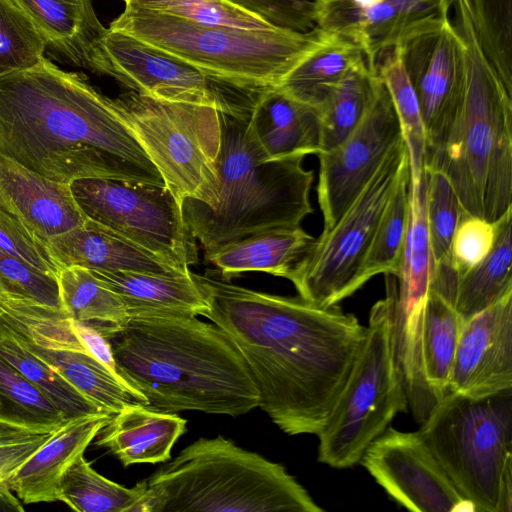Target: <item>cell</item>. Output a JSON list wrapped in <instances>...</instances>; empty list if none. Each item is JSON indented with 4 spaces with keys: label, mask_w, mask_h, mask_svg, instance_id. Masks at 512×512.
Wrapping results in <instances>:
<instances>
[{
    "label": "cell",
    "mask_w": 512,
    "mask_h": 512,
    "mask_svg": "<svg viewBox=\"0 0 512 512\" xmlns=\"http://www.w3.org/2000/svg\"><path fill=\"white\" fill-rule=\"evenodd\" d=\"M208 309L243 356L259 407L290 436L317 435L350 373L365 326L339 305L231 283L218 270L190 272Z\"/></svg>",
    "instance_id": "cell-1"
},
{
    "label": "cell",
    "mask_w": 512,
    "mask_h": 512,
    "mask_svg": "<svg viewBox=\"0 0 512 512\" xmlns=\"http://www.w3.org/2000/svg\"><path fill=\"white\" fill-rule=\"evenodd\" d=\"M0 155L61 183L166 185L113 98L45 56L0 77Z\"/></svg>",
    "instance_id": "cell-2"
},
{
    "label": "cell",
    "mask_w": 512,
    "mask_h": 512,
    "mask_svg": "<svg viewBox=\"0 0 512 512\" xmlns=\"http://www.w3.org/2000/svg\"><path fill=\"white\" fill-rule=\"evenodd\" d=\"M101 334L119 376L150 409L237 417L259 407L243 356L213 322L197 316L129 318Z\"/></svg>",
    "instance_id": "cell-3"
},
{
    "label": "cell",
    "mask_w": 512,
    "mask_h": 512,
    "mask_svg": "<svg viewBox=\"0 0 512 512\" xmlns=\"http://www.w3.org/2000/svg\"><path fill=\"white\" fill-rule=\"evenodd\" d=\"M452 5L465 47V94L446 138L424 167L448 178L463 210L494 222L512 208V89L482 50L469 0Z\"/></svg>",
    "instance_id": "cell-4"
},
{
    "label": "cell",
    "mask_w": 512,
    "mask_h": 512,
    "mask_svg": "<svg viewBox=\"0 0 512 512\" xmlns=\"http://www.w3.org/2000/svg\"><path fill=\"white\" fill-rule=\"evenodd\" d=\"M219 119L216 202H181L185 222L205 257L252 235L300 227L313 212L309 194L314 174L303 168L304 156L267 160L250 133L249 118L220 111Z\"/></svg>",
    "instance_id": "cell-5"
},
{
    "label": "cell",
    "mask_w": 512,
    "mask_h": 512,
    "mask_svg": "<svg viewBox=\"0 0 512 512\" xmlns=\"http://www.w3.org/2000/svg\"><path fill=\"white\" fill-rule=\"evenodd\" d=\"M146 480L136 512H322L286 468L223 436L199 438Z\"/></svg>",
    "instance_id": "cell-6"
},
{
    "label": "cell",
    "mask_w": 512,
    "mask_h": 512,
    "mask_svg": "<svg viewBox=\"0 0 512 512\" xmlns=\"http://www.w3.org/2000/svg\"><path fill=\"white\" fill-rule=\"evenodd\" d=\"M110 29L130 34L205 73L245 86H276L320 42L322 30L210 27L125 6Z\"/></svg>",
    "instance_id": "cell-7"
},
{
    "label": "cell",
    "mask_w": 512,
    "mask_h": 512,
    "mask_svg": "<svg viewBox=\"0 0 512 512\" xmlns=\"http://www.w3.org/2000/svg\"><path fill=\"white\" fill-rule=\"evenodd\" d=\"M397 280L385 274V297L370 309L365 336L319 439L318 461L345 469L359 464L369 444L408 411L395 354Z\"/></svg>",
    "instance_id": "cell-8"
},
{
    "label": "cell",
    "mask_w": 512,
    "mask_h": 512,
    "mask_svg": "<svg viewBox=\"0 0 512 512\" xmlns=\"http://www.w3.org/2000/svg\"><path fill=\"white\" fill-rule=\"evenodd\" d=\"M419 433L474 512H497L500 480L512 462V389L484 398L448 391Z\"/></svg>",
    "instance_id": "cell-9"
},
{
    "label": "cell",
    "mask_w": 512,
    "mask_h": 512,
    "mask_svg": "<svg viewBox=\"0 0 512 512\" xmlns=\"http://www.w3.org/2000/svg\"><path fill=\"white\" fill-rule=\"evenodd\" d=\"M113 100L177 199L214 205L221 146L220 111L131 90Z\"/></svg>",
    "instance_id": "cell-10"
},
{
    "label": "cell",
    "mask_w": 512,
    "mask_h": 512,
    "mask_svg": "<svg viewBox=\"0 0 512 512\" xmlns=\"http://www.w3.org/2000/svg\"><path fill=\"white\" fill-rule=\"evenodd\" d=\"M409 165V152L402 139L388 152L338 221L314 239L286 278L301 298L329 307L360 289L359 273L376 227Z\"/></svg>",
    "instance_id": "cell-11"
},
{
    "label": "cell",
    "mask_w": 512,
    "mask_h": 512,
    "mask_svg": "<svg viewBox=\"0 0 512 512\" xmlns=\"http://www.w3.org/2000/svg\"><path fill=\"white\" fill-rule=\"evenodd\" d=\"M86 218L107 233L150 252L182 273L198 262L196 238L181 202L166 186L119 179L70 183Z\"/></svg>",
    "instance_id": "cell-12"
},
{
    "label": "cell",
    "mask_w": 512,
    "mask_h": 512,
    "mask_svg": "<svg viewBox=\"0 0 512 512\" xmlns=\"http://www.w3.org/2000/svg\"><path fill=\"white\" fill-rule=\"evenodd\" d=\"M94 71L152 98L208 106L240 118H250L265 89L209 75L130 34L110 28Z\"/></svg>",
    "instance_id": "cell-13"
},
{
    "label": "cell",
    "mask_w": 512,
    "mask_h": 512,
    "mask_svg": "<svg viewBox=\"0 0 512 512\" xmlns=\"http://www.w3.org/2000/svg\"><path fill=\"white\" fill-rule=\"evenodd\" d=\"M402 139L391 96L382 81L357 127L338 146L317 155V198L324 229L338 221L388 152Z\"/></svg>",
    "instance_id": "cell-14"
},
{
    "label": "cell",
    "mask_w": 512,
    "mask_h": 512,
    "mask_svg": "<svg viewBox=\"0 0 512 512\" xmlns=\"http://www.w3.org/2000/svg\"><path fill=\"white\" fill-rule=\"evenodd\" d=\"M399 505L415 512L473 511L419 431L393 427L372 441L359 462Z\"/></svg>",
    "instance_id": "cell-15"
},
{
    "label": "cell",
    "mask_w": 512,
    "mask_h": 512,
    "mask_svg": "<svg viewBox=\"0 0 512 512\" xmlns=\"http://www.w3.org/2000/svg\"><path fill=\"white\" fill-rule=\"evenodd\" d=\"M398 47L418 99L426 158L446 138L464 98V43L448 21L440 29L421 34Z\"/></svg>",
    "instance_id": "cell-16"
},
{
    "label": "cell",
    "mask_w": 512,
    "mask_h": 512,
    "mask_svg": "<svg viewBox=\"0 0 512 512\" xmlns=\"http://www.w3.org/2000/svg\"><path fill=\"white\" fill-rule=\"evenodd\" d=\"M433 274V259L426 220L425 175L411 180L408 223L399 259L394 340L399 366H422L421 332L424 308Z\"/></svg>",
    "instance_id": "cell-17"
},
{
    "label": "cell",
    "mask_w": 512,
    "mask_h": 512,
    "mask_svg": "<svg viewBox=\"0 0 512 512\" xmlns=\"http://www.w3.org/2000/svg\"><path fill=\"white\" fill-rule=\"evenodd\" d=\"M512 389V291L465 321L449 391L484 398Z\"/></svg>",
    "instance_id": "cell-18"
},
{
    "label": "cell",
    "mask_w": 512,
    "mask_h": 512,
    "mask_svg": "<svg viewBox=\"0 0 512 512\" xmlns=\"http://www.w3.org/2000/svg\"><path fill=\"white\" fill-rule=\"evenodd\" d=\"M0 208L18 218L45 245L86 221L70 184L47 179L2 155Z\"/></svg>",
    "instance_id": "cell-19"
},
{
    "label": "cell",
    "mask_w": 512,
    "mask_h": 512,
    "mask_svg": "<svg viewBox=\"0 0 512 512\" xmlns=\"http://www.w3.org/2000/svg\"><path fill=\"white\" fill-rule=\"evenodd\" d=\"M60 60L94 69L107 32L92 0H11Z\"/></svg>",
    "instance_id": "cell-20"
},
{
    "label": "cell",
    "mask_w": 512,
    "mask_h": 512,
    "mask_svg": "<svg viewBox=\"0 0 512 512\" xmlns=\"http://www.w3.org/2000/svg\"><path fill=\"white\" fill-rule=\"evenodd\" d=\"M111 413L70 419L16 471L9 489L24 504L59 501L60 479L68 466L94 440Z\"/></svg>",
    "instance_id": "cell-21"
},
{
    "label": "cell",
    "mask_w": 512,
    "mask_h": 512,
    "mask_svg": "<svg viewBox=\"0 0 512 512\" xmlns=\"http://www.w3.org/2000/svg\"><path fill=\"white\" fill-rule=\"evenodd\" d=\"M0 325L101 410L113 414L132 405L147 406L141 394L87 351Z\"/></svg>",
    "instance_id": "cell-22"
},
{
    "label": "cell",
    "mask_w": 512,
    "mask_h": 512,
    "mask_svg": "<svg viewBox=\"0 0 512 512\" xmlns=\"http://www.w3.org/2000/svg\"><path fill=\"white\" fill-rule=\"evenodd\" d=\"M248 127L267 160L322 152L318 112L276 86L261 91Z\"/></svg>",
    "instance_id": "cell-23"
},
{
    "label": "cell",
    "mask_w": 512,
    "mask_h": 512,
    "mask_svg": "<svg viewBox=\"0 0 512 512\" xmlns=\"http://www.w3.org/2000/svg\"><path fill=\"white\" fill-rule=\"evenodd\" d=\"M186 419L143 405H132L110 415L94 438L125 467L169 460L171 450L186 431Z\"/></svg>",
    "instance_id": "cell-24"
},
{
    "label": "cell",
    "mask_w": 512,
    "mask_h": 512,
    "mask_svg": "<svg viewBox=\"0 0 512 512\" xmlns=\"http://www.w3.org/2000/svg\"><path fill=\"white\" fill-rule=\"evenodd\" d=\"M46 247L60 270L79 266L110 272L185 275L156 255L107 233L89 220L79 227L50 238Z\"/></svg>",
    "instance_id": "cell-25"
},
{
    "label": "cell",
    "mask_w": 512,
    "mask_h": 512,
    "mask_svg": "<svg viewBox=\"0 0 512 512\" xmlns=\"http://www.w3.org/2000/svg\"><path fill=\"white\" fill-rule=\"evenodd\" d=\"M91 271L120 297L129 318L203 316L208 309L190 273L168 276Z\"/></svg>",
    "instance_id": "cell-26"
},
{
    "label": "cell",
    "mask_w": 512,
    "mask_h": 512,
    "mask_svg": "<svg viewBox=\"0 0 512 512\" xmlns=\"http://www.w3.org/2000/svg\"><path fill=\"white\" fill-rule=\"evenodd\" d=\"M456 283L430 282L421 345L426 381L438 401L449 391L455 352L465 320L455 306Z\"/></svg>",
    "instance_id": "cell-27"
},
{
    "label": "cell",
    "mask_w": 512,
    "mask_h": 512,
    "mask_svg": "<svg viewBox=\"0 0 512 512\" xmlns=\"http://www.w3.org/2000/svg\"><path fill=\"white\" fill-rule=\"evenodd\" d=\"M453 0H384L365 10L363 52L375 70L377 56L407 41L443 27Z\"/></svg>",
    "instance_id": "cell-28"
},
{
    "label": "cell",
    "mask_w": 512,
    "mask_h": 512,
    "mask_svg": "<svg viewBox=\"0 0 512 512\" xmlns=\"http://www.w3.org/2000/svg\"><path fill=\"white\" fill-rule=\"evenodd\" d=\"M314 239L301 227L271 230L231 243L205 259L227 280L251 271L287 278Z\"/></svg>",
    "instance_id": "cell-29"
},
{
    "label": "cell",
    "mask_w": 512,
    "mask_h": 512,
    "mask_svg": "<svg viewBox=\"0 0 512 512\" xmlns=\"http://www.w3.org/2000/svg\"><path fill=\"white\" fill-rule=\"evenodd\" d=\"M364 60L365 54L358 45L322 31L317 46L276 87L318 112L346 72Z\"/></svg>",
    "instance_id": "cell-30"
},
{
    "label": "cell",
    "mask_w": 512,
    "mask_h": 512,
    "mask_svg": "<svg viewBox=\"0 0 512 512\" xmlns=\"http://www.w3.org/2000/svg\"><path fill=\"white\" fill-rule=\"evenodd\" d=\"M496 224L489 254L458 279L455 306L465 321L512 291V208Z\"/></svg>",
    "instance_id": "cell-31"
},
{
    "label": "cell",
    "mask_w": 512,
    "mask_h": 512,
    "mask_svg": "<svg viewBox=\"0 0 512 512\" xmlns=\"http://www.w3.org/2000/svg\"><path fill=\"white\" fill-rule=\"evenodd\" d=\"M381 84L366 60L346 72L318 110L322 152L338 146L357 127Z\"/></svg>",
    "instance_id": "cell-32"
},
{
    "label": "cell",
    "mask_w": 512,
    "mask_h": 512,
    "mask_svg": "<svg viewBox=\"0 0 512 512\" xmlns=\"http://www.w3.org/2000/svg\"><path fill=\"white\" fill-rule=\"evenodd\" d=\"M61 309L73 320L101 332L129 317L120 297L91 270L69 266L58 275Z\"/></svg>",
    "instance_id": "cell-33"
},
{
    "label": "cell",
    "mask_w": 512,
    "mask_h": 512,
    "mask_svg": "<svg viewBox=\"0 0 512 512\" xmlns=\"http://www.w3.org/2000/svg\"><path fill=\"white\" fill-rule=\"evenodd\" d=\"M146 490V480L127 488L105 478L81 454L60 479L59 501L78 512H136Z\"/></svg>",
    "instance_id": "cell-34"
},
{
    "label": "cell",
    "mask_w": 512,
    "mask_h": 512,
    "mask_svg": "<svg viewBox=\"0 0 512 512\" xmlns=\"http://www.w3.org/2000/svg\"><path fill=\"white\" fill-rule=\"evenodd\" d=\"M375 70L385 84L402 131L410 158L411 180L419 182L424 173L425 135L417 96L406 73L399 47L381 52Z\"/></svg>",
    "instance_id": "cell-35"
},
{
    "label": "cell",
    "mask_w": 512,
    "mask_h": 512,
    "mask_svg": "<svg viewBox=\"0 0 512 512\" xmlns=\"http://www.w3.org/2000/svg\"><path fill=\"white\" fill-rule=\"evenodd\" d=\"M410 165L403 171L376 227L359 273L360 288L378 274L396 276L408 223Z\"/></svg>",
    "instance_id": "cell-36"
},
{
    "label": "cell",
    "mask_w": 512,
    "mask_h": 512,
    "mask_svg": "<svg viewBox=\"0 0 512 512\" xmlns=\"http://www.w3.org/2000/svg\"><path fill=\"white\" fill-rule=\"evenodd\" d=\"M0 356L21 372L70 420L105 412L0 325Z\"/></svg>",
    "instance_id": "cell-37"
},
{
    "label": "cell",
    "mask_w": 512,
    "mask_h": 512,
    "mask_svg": "<svg viewBox=\"0 0 512 512\" xmlns=\"http://www.w3.org/2000/svg\"><path fill=\"white\" fill-rule=\"evenodd\" d=\"M0 421L55 431L68 419L34 384L0 356Z\"/></svg>",
    "instance_id": "cell-38"
},
{
    "label": "cell",
    "mask_w": 512,
    "mask_h": 512,
    "mask_svg": "<svg viewBox=\"0 0 512 512\" xmlns=\"http://www.w3.org/2000/svg\"><path fill=\"white\" fill-rule=\"evenodd\" d=\"M125 6L210 27L264 31L278 28L228 0H124Z\"/></svg>",
    "instance_id": "cell-39"
},
{
    "label": "cell",
    "mask_w": 512,
    "mask_h": 512,
    "mask_svg": "<svg viewBox=\"0 0 512 512\" xmlns=\"http://www.w3.org/2000/svg\"><path fill=\"white\" fill-rule=\"evenodd\" d=\"M469 4L483 52L512 89V0H469Z\"/></svg>",
    "instance_id": "cell-40"
},
{
    "label": "cell",
    "mask_w": 512,
    "mask_h": 512,
    "mask_svg": "<svg viewBox=\"0 0 512 512\" xmlns=\"http://www.w3.org/2000/svg\"><path fill=\"white\" fill-rule=\"evenodd\" d=\"M426 220L433 269L450 261V247L463 208L448 178L424 167Z\"/></svg>",
    "instance_id": "cell-41"
},
{
    "label": "cell",
    "mask_w": 512,
    "mask_h": 512,
    "mask_svg": "<svg viewBox=\"0 0 512 512\" xmlns=\"http://www.w3.org/2000/svg\"><path fill=\"white\" fill-rule=\"evenodd\" d=\"M45 49L23 12L11 0H0V77L35 66Z\"/></svg>",
    "instance_id": "cell-42"
},
{
    "label": "cell",
    "mask_w": 512,
    "mask_h": 512,
    "mask_svg": "<svg viewBox=\"0 0 512 512\" xmlns=\"http://www.w3.org/2000/svg\"><path fill=\"white\" fill-rule=\"evenodd\" d=\"M0 288L10 297L61 308L56 276L0 250Z\"/></svg>",
    "instance_id": "cell-43"
},
{
    "label": "cell",
    "mask_w": 512,
    "mask_h": 512,
    "mask_svg": "<svg viewBox=\"0 0 512 512\" xmlns=\"http://www.w3.org/2000/svg\"><path fill=\"white\" fill-rule=\"evenodd\" d=\"M496 234V221H488L465 210L462 211L452 238L449 257L451 267L458 278L489 254Z\"/></svg>",
    "instance_id": "cell-44"
},
{
    "label": "cell",
    "mask_w": 512,
    "mask_h": 512,
    "mask_svg": "<svg viewBox=\"0 0 512 512\" xmlns=\"http://www.w3.org/2000/svg\"><path fill=\"white\" fill-rule=\"evenodd\" d=\"M0 250L53 276L57 277L60 271L46 245L18 218L2 208H0Z\"/></svg>",
    "instance_id": "cell-45"
},
{
    "label": "cell",
    "mask_w": 512,
    "mask_h": 512,
    "mask_svg": "<svg viewBox=\"0 0 512 512\" xmlns=\"http://www.w3.org/2000/svg\"><path fill=\"white\" fill-rule=\"evenodd\" d=\"M313 5L316 27L363 48L366 9L353 0H315Z\"/></svg>",
    "instance_id": "cell-46"
},
{
    "label": "cell",
    "mask_w": 512,
    "mask_h": 512,
    "mask_svg": "<svg viewBox=\"0 0 512 512\" xmlns=\"http://www.w3.org/2000/svg\"><path fill=\"white\" fill-rule=\"evenodd\" d=\"M278 28L308 32L316 25L314 5L309 0H228Z\"/></svg>",
    "instance_id": "cell-47"
},
{
    "label": "cell",
    "mask_w": 512,
    "mask_h": 512,
    "mask_svg": "<svg viewBox=\"0 0 512 512\" xmlns=\"http://www.w3.org/2000/svg\"><path fill=\"white\" fill-rule=\"evenodd\" d=\"M54 432L32 430L0 421V483L8 486L16 471Z\"/></svg>",
    "instance_id": "cell-48"
},
{
    "label": "cell",
    "mask_w": 512,
    "mask_h": 512,
    "mask_svg": "<svg viewBox=\"0 0 512 512\" xmlns=\"http://www.w3.org/2000/svg\"><path fill=\"white\" fill-rule=\"evenodd\" d=\"M359 7L363 8V9H369L381 2H383L384 0H353Z\"/></svg>",
    "instance_id": "cell-49"
},
{
    "label": "cell",
    "mask_w": 512,
    "mask_h": 512,
    "mask_svg": "<svg viewBox=\"0 0 512 512\" xmlns=\"http://www.w3.org/2000/svg\"><path fill=\"white\" fill-rule=\"evenodd\" d=\"M6 487H8L6 484L0 483V490L3 489V488H6Z\"/></svg>",
    "instance_id": "cell-50"
},
{
    "label": "cell",
    "mask_w": 512,
    "mask_h": 512,
    "mask_svg": "<svg viewBox=\"0 0 512 512\" xmlns=\"http://www.w3.org/2000/svg\"><path fill=\"white\" fill-rule=\"evenodd\" d=\"M4 295H5V294L3 293V291H2V290H1V288H0V301H1V299L3 298V296H4Z\"/></svg>",
    "instance_id": "cell-51"
}]
</instances>
